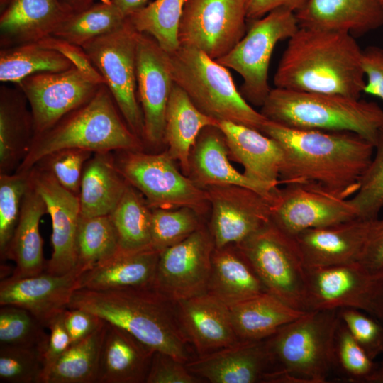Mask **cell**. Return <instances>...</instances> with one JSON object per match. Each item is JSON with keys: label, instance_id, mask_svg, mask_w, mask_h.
Instances as JSON below:
<instances>
[{"label": "cell", "instance_id": "obj_9", "mask_svg": "<svg viewBox=\"0 0 383 383\" xmlns=\"http://www.w3.org/2000/svg\"><path fill=\"white\" fill-rule=\"evenodd\" d=\"M116 167L125 179L143 196L151 209L190 207L203 217L210 210L206 191L177 167L167 150L117 151Z\"/></svg>", "mask_w": 383, "mask_h": 383}, {"label": "cell", "instance_id": "obj_45", "mask_svg": "<svg viewBox=\"0 0 383 383\" xmlns=\"http://www.w3.org/2000/svg\"><path fill=\"white\" fill-rule=\"evenodd\" d=\"M333 359L334 370H338L345 382L352 383H364L376 365L340 318L335 332Z\"/></svg>", "mask_w": 383, "mask_h": 383}, {"label": "cell", "instance_id": "obj_38", "mask_svg": "<svg viewBox=\"0 0 383 383\" xmlns=\"http://www.w3.org/2000/svg\"><path fill=\"white\" fill-rule=\"evenodd\" d=\"M109 216L118 235L119 249L137 251L152 248V209L140 192L130 184Z\"/></svg>", "mask_w": 383, "mask_h": 383}, {"label": "cell", "instance_id": "obj_16", "mask_svg": "<svg viewBox=\"0 0 383 383\" xmlns=\"http://www.w3.org/2000/svg\"><path fill=\"white\" fill-rule=\"evenodd\" d=\"M204 189L210 204L209 228L216 248L243 242L271 221L272 201L252 189L226 184Z\"/></svg>", "mask_w": 383, "mask_h": 383}, {"label": "cell", "instance_id": "obj_50", "mask_svg": "<svg viewBox=\"0 0 383 383\" xmlns=\"http://www.w3.org/2000/svg\"><path fill=\"white\" fill-rule=\"evenodd\" d=\"M201 379L171 355L154 352L145 383H199Z\"/></svg>", "mask_w": 383, "mask_h": 383}, {"label": "cell", "instance_id": "obj_29", "mask_svg": "<svg viewBox=\"0 0 383 383\" xmlns=\"http://www.w3.org/2000/svg\"><path fill=\"white\" fill-rule=\"evenodd\" d=\"M47 213L45 201L33 186L30 185L23 196L19 219L1 260L16 263L13 278L38 275L45 272L47 262L43 254V240L40 233V221Z\"/></svg>", "mask_w": 383, "mask_h": 383}, {"label": "cell", "instance_id": "obj_34", "mask_svg": "<svg viewBox=\"0 0 383 383\" xmlns=\"http://www.w3.org/2000/svg\"><path fill=\"white\" fill-rule=\"evenodd\" d=\"M128 184L118 170L111 152L94 153L82 172L79 193L81 216L109 215L122 198Z\"/></svg>", "mask_w": 383, "mask_h": 383}, {"label": "cell", "instance_id": "obj_59", "mask_svg": "<svg viewBox=\"0 0 383 383\" xmlns=\"http://www.w3.org/2000/svg\"><path fill=\"white\" fill-rule=\"evenodd\" d=\"M96 0H58L61 6L71 14L82 11L93 5ZM109 2L111 0H99Z\"/></svg>", "mask_w": 383, "mask_h": 383}, {"label": "cell", "instance_id": "obj_54", "mask_svg": "<svg viewBox=\"0 0 383 383\" xmlns=\"http://www.w3.org/2000/svg\"><path fill=\"white\" fill-rule=\"evenodd\" d=\"M62 312L55 316L46 326L50 333L43 354L44 370L51 365L72 345L64 323Z\"/></svg>", "mask_w": 383, "mask_h": 383}, {"label": "cell", "instance_id": "obj_47", "mask_svg": "<svg viewBox=\"0 0 383 383\" xmlns=\"http://www.w3.org/2000/svg\"><path fill=\"white\" fill-rule=\"evenodd\" d=\"M43 353L38 348L0 345V382L41 383Z\"/></svg>", "mask_w": 383, "mask_h": 383}, {"label": "cell", "instance_id": "obj_39", "mask_svg": "<svg viewBox=\"0 0 383 383\" xmlns=\"http://www.w3.org/2000/svg\"><path fill=\"white\" fill-rule=\"evenodd\" d=\"M187 0H153L127 18L138 33L155 40L167 53L179 47L178 30Z\"/></svg>", "mask_w": 383, "mask_h": 383}, {"label": "cell", "instance_id": "obj_25", "mask_svg": "<svg viewBox=\"0 0 383 383\" xmlns=\"http://www.w3.org/2000/svg\"><path fill=\"white\" fill-rule=\"evenodd\" d=\"M231 160L244 169L248 178L261 183L279 186L283 152L279 144L262 132L246 126L219 121Z\"/></svg>", "mask_w": 383, "mask_h": 383}, {"label": "cell", "instance_id": "obj_61", "mask_svg": "<svg viewBox=\"0 0 383 383\" xmlns=\"http://www.w3.org/2000/svg\"><path fill=\"white\" fill-rule=\"evenodd\" d=\"M381 2H382V5H383V0H381Z\"/></svg>", "mask_w": 383, "mask_h": 383}, {"label": "cell", "instance_id": "obj_8", "mask_svg": "<svg viewBox=\"0 0 383 383\" xmlns=\"http://www.w3.org/2000/svg\"><path fill=\"white\" fill-rule=\"evenodd\" d=\"M237 245L267 292L292 308L311 311L306 267L295 237L270 221Z\"/></svg>", "mask_w": 383, "mask_h": 383}, {"label": "cell", "instance_id": "obj_60", "mask_svg": "<svg viewBox=\"0 0 383 383\" xmlns=\"http://www.w3.org/2000/svg\"><path fill=\"white\" fill-rule=\"evenodd\" d=\"M364 383H383V360L376 365Z\"/></svg>", "mask_w": 383, "mask_h": 383}, {"label": "cell", "instance_id": "obj_6", "mask_svg": "<svg viewBox=\"0 0 383 383\" xmlns=\"http://www.w3.org/2000/svg\"><path fill=\"white\" fill-rule=\"evenodd\" d=\"M338 311H308L266 339L279 383L328 382Z\"/></svg>", "mask_w": 383, "mask_h": 383}, {"label": "cell", "instance_id": "obj_37", "mask_svg": "<svg viewBox=\"0 0 383 383\" xmlns=\"http://www.w3.org/2000/svg\"><path fill=\"white\" fill-rule=\"evenodd\" d=\"M74 67L61 53L38 42L1 48L0 81L18 84L40 72H57Z\"/></svg>", "mask_w": 383, "mask_h": 383}, {"label": "cell", "instance_id": "obj_42", "mask_svg": "<svg viewBox=\"0 0 383 383\" xmlns=\"http://www.w3.org/2000/svg\"><path fill=\"white\" fill-rule=\"evenodd\" d=\"M202 219L190 207L152 209L151 247L161 252L181 242L204 224Z\"/></svg>", "mask_w": 383, "mask_h": 383}, {"label": "cell", "instance_id": "obj_53", "mask_svg": "<svg viewBox=\"0 0 383 383\" xmlns=\"http://www.w3.org/2000/svg\"><path fill=\"white\" fill-rule=\"evenodd\" d=\"M62 315L72 344L88 337L104 321L95 314L78 308H67Z\"/></svg>", "mask_w": 383, "mask_h": 383}, {"label": "cell", "instance_id": "obj_40", "mask_svg": "<svg viewBox=\"0 0 383 383\" xmlns=\"http://www.w3.org/2000/svg\"><path fill=\"white\" fill-rule=\"evenodd\" d=\"M127 18L111 1H99L70 15L53 32V36L79 46L122 26Z\"/></svg>", "mask_w": 383, "mask_h": 383}, {"label": "cell", "instance_id": "obj_49", "mask_svg": "<svg viewBox=\"0 0 383 383\" xmlns=\"http://www.w3.org/2000/svg\"><path fill=\"white\" fill-rule=\"evenodd\" d=\"M339 316L370 359L383 354V323L362 311L342 308Z\"/></svg>", "mask_w": 383, "mask_h": 383}, {"label": "cell", "instance_id": "obj_36", "mask_svg": "<svg viewBox=\"0 0 383 383\" xmlns=\"http://www.w3.org/2000/svg\"><path fill=\"white\" fill-rule=\"evenodd\" d=\"M106 322L86 338L72 344L44 370L41 383H97Z\"/></svg>", "mask_w": 383, "mask_h": 383}, {"label": "cell", "instance_id": "obj_1", "mask_svg": "<svg viewBox=\"0 0 383 383\" xmlns=\"http://www.w3.org/2000/svg\"><path fill=\"white\" fill-rule=\"evenodd\" d=\"M261 132L282 149L280 185L314 184L344 199L355 194L374 154L373 143L349 131L296 129L267 120Z\"/></svg>", "mask_w": 383, "mask_h": 383}, {"label": "cell", "instance_id": "obj_17", "mask_svg": "<svg viewBox=\"0 0 383 383\" xmlns=\"http://www.w3.org/2000/svg\"><path fill=\"white\" fill-rule=\"evenodd\" d=\"M137 94L141 108L143 143L152 148L165 144L166 108L174 84L168 53L151 36L138 32Z\"/></svg>", "mask_w": 383, "mask_h": 383}, {"label": "cell", "instance_id": "obj_57", "mask_svg": "<svg viewBox=\"0 0 383 383\" xmlns=\"http://www.w3.org/2000/svg\"><path fill=\"white\" fill-rule=\"evenodd\" d=\"M365 312L383 323V269L370 274Z\"/></svg>", "mask_w": 383, "mask_h": 383}, {"label": "cell", "instance_id": "obj_31", "mask_svg": "<svg viewBox=\"0 0 383 383\" xmlns=\"http://www.w3.org/2000/svg\"><path fill=\"white\" fill-rule=\"evenodd\" d=\"M265 292L237 244L215 248L207 293L231 306Z\"/></svg>", "mask_w": 383, "mask_h": 383}, {"label": "cell", "instance_id": "obj_44", "mask_svg": "<svg viewBox=\"0 0 383 383\" xmlns=\"http://www.w3.org/2000/svg\"><path fill=\"white\" fill-rule=\"evenodd\" d=\"M350 200L359 217L365 219L379 218L383 209V128L374 144L372 158Z\"/></svg>", "mask_w": 383, "mask_h": 383}, {"label": "cell", "instance_id": "obj_56", "mask_svg": "<svg viewBox=\"0 0 383 383\" xmlns=\"http://www.w3.org/2000/svg\"><path fill=\"white\" fill-rule=\"evenodd\" d=\"M307 0H245L248 20L260 18L269 12L286 8L294 12L299 11Z\"/></svg>", "mask_w": 383, "mask_h": 383}, {"label": "cell", "instance_id": "obj_52", "mask_svg": "<svg viewBox=\"0 0 383 383\" xmlns=\"http://www.w3.org/2000/svg\"><path fill=\"white\" fill-rule=\"evenodd\" d=\"M362 65L365 77L363 93L383 101V50L373 46L362 50Z\"/></svg>", "mask_w": 383, "mask_h": 383}, {"label": "cell", "instance_id": "obj_48", "mask_svg": "<svg viewBox=\"0 0 383 383\" xmlns=\"http://www.w3.org/2000/svg\"><path fill=\"white\" fill-rule=\"evenodd\" d=\"M93 154L81 149H64L48 155L37 165L50 172L63 187L79 195L84 165Z\"/></svg>", "mask_w": 383, "mask_h": 383}, {"label": "cell", "instance_id": "obj_19", "mask_svg": "<svg viewBox=\"0 0 383 383\" xmlns=\"http://www.w3.org/2000/svg\"><path fill=\"white\" fill-rule=\"evenodd\" d=\"M199 378L211 383L266 382L274 365L266 339L241 341L218 350L198 355L186 364Z\"/></svg>", "mask_w": 383, "mask_h": 383}, {"label": "cell", "instance_id": "obj_4", "mask_svg": "<svg viewBox=\"0 0 383 383\" xmlns=\"http://www.w3.org/2000/svg\"><path fill=\"white\" fill-rule=\"evenodd\" d=\"M118 110L109 89L101 85L89 101L33 138L16 171L28 172L48 155L64 149L93 153L143 150V141L123 122Z\"/></svg>", "mask_w": 383, "mask_h": 383}, {"label": "cell", "instance_id": "obj_41", "mask_svg": "<svg viewBox=\"0 0 383 383\" xmlns=\"http://www.w3.org/2000/svg\"><path fill=\"white\" fill-rule=\"evenodd\" d=\"M118 250V235L109 215L81 216L77 238V269L84 272Z\"/></svg>", "mask_w": 383, "mask_h": 383}, {"label": "cell", "instance_id": "obj_2", "mask_svg": "<svg viewBox=\"0 0 383 383\" xmlns=\"http://www.w3.org/2000/svg\"><path fill=\"white\" fill-rule=\"evenodd\" d=\"M275 87L360 98L365 77L362 50L351 34L299 27L288 39Z\"/></svg>", "mask_w": 383, "mask_h": 383}, {"label": "cell", "instance_id": "obj_3", "mask_svg": "<svg viewBox=\"0 0 383 383\" xmlns=\"http://www.w3.org/2000/svg\"><path fill=\"white\" fill-rule=\"evenodd\" d=\"M67 308L89 311L120 327L153 351L187 363L189 343L179 324L175 304L153 286L110 290L77 289Z\"/></svg>", "mask_w": 383, "mask_h": 383}, {"label": "cell", "instance_id": "obj_22", "mask_svg": "<svg viewBox=\"0 0 383 383\" xmlns=\"http://www.w3.org/2000/svg\"><path fill=\"white\" fill-rule=\"evenodd\" d=\"M188 177L199 187L232 184L252 189L272 201L279 186L254 181L231 163L223 133L218 126H208L199 133L192 148Z\"/></svg>", "mask_w": 383, "mask_h": 383}, {"label": "cell", "instance_id": "obj_51", "mask_svg": "<svg viewBox=\"0 0 383 383\" xmlns=\"http://www.w3.org/2000/svg\"><path fill=\"white\" fill-rule=\"evenodd\" d=\"M38 43L61 53L75 68L94 82L100 85L105 84L103 77L82 46L53 35L48 36Z\"/></svg>", "mask_w": 383, "mask_h": 383}, {"label": "cell", "instance_id": "obj_23", "mask_svg": "<svg viewBox=\"0 0 383 383\" xmlns=\"http://www.w3.org/2000/svg\"><path fill=\"white\" fill-rule=\"evenodd\" d=\"M181 328L198 355L239 342L229 307L209 293L174 302Z\"/></svg>", "mask_w": 383, "mask_h": 383}, {"label": "cell", "instance_id": "obj_32", "mask_svg": "<svg viewBox=\"0 0 383 383\" xmlns=\"http://www.w3.org/2000/svg\"><path fill=\"white\" fill-rule=\"evenodd\" d=\"M23 91L1 87L0 91V174L15 172L34 138L31 112Z\"/></svg>", "mask_w": 383, "mask_h": 383}, {"label": "cell", "instance_id": "obj_35", "mask_svg": "<svg viewBox=\"0 0 383 383\" xmlns=\"http://www.w3.org/2000/svg\"><path fill=\"white\" fill-rule=\"evenodd\" d=\"M228 307L233 327L241 341L267 339L308 312L292 308L267 292Z\"/></svg>", "mask_w": 383, "mask_h": 383}, {"label": "cell", "instance_id": "obj_26", "mask_svg": "<svg viewBox=\"0 0 383 383\" xmlns=\"http://www.w3.org/2000/svg\"><path fill=\"white\" fill-rule=\"evenodd\" d=\"M1 48L52 35L70 15L58 0H0Z\"/></svg>", "mask_w": 383, "mask_h": 383}, {"label": "cell", "instance_id": "obj_58", "mask_svg": "<svg viewBox=\"0 0 383 383\" xmlns=\"http://www.w3.org/2000/svg\"><path fill=\"white\" fill-rule=\"evenodd\" d=\"M111 2L127 18L150 1V0H111Z\"/></svg>", "mask_w": 383, "mask_h": 383}, {"label": "cell", "instance_id": "obj_24", "mask_svg": "<svg viewBox=\"0 0 383 383\" xmlns=\"http://www.w3.org/2000/svg\"><path fill=\"white\" fill-rule=\"evenodd\" d=\"M306 269L311 311L353 308L365 311L370 273L359 262Z\"/></svg>", "mask_w": 383, "mask_h": 383}, {"label": "cell", "instance_id": "obj_13", "mask_svg": "<svg viewBox=\"0 0 383 383\" xmlns=\"http://www.w3.org/2000/svg\"><path fill=\"white\" fill-rule=\"evenodd\" d=\"M215 248L209 226L203 224L160 252L152 286L174 302L206 293Z\"/></svg>", "mask_w": 383, "mask_h": 383}, {"label": "cell", "instance_id": "obj_11", "mask_svg": "<svg viewBox=\"0 0 383 383\" xmlns=\"http://www.w3.org/2000/svg\"><path fill=\"white\" fill-rule=\"evenodd\" d=\"M137 36L127 19L119 28L82 47L103 77L124 121L143 141V117L137 94Z\"/></svg>", "mask_w": 383, "mask_h": 383}, {"label": "cell", "instance_id": "obj_5", "mask_svg": "<svg viewBox=\"0 0 383 383\" xmlns=\"http://www.w3.org/2000/svg\"><path fill=\"white\" fill-rule=\"evenodd\" d=\"M260 112L269 121L303 130L349 131L375 144L383 128L376 103L340 94L270 90Z\"/></svg>", "mask_w": 383, "mask_h": 383}, {"label": "cell", "instance_id": "obj_10", "mask_svg": "<svg viewBox=\"0 0 383 383\" xmlns=\"http://www.w3.org/2000/svg\"><path fill=\"white\" fill-rule=\"evenodd\" d=\"M251 21L238 43L216 61L242 77L241 95L250 105L261 107L272 89L268 71L274 49L299 26L295 12L286 8L276 9Z\"/></svg>", "mask_w": 383, "mask_h": 383}, {"label": "cell", "instance_id": "obj_30", "mask_svg": "<svg viewBox=\"0 0 383 383\" xmlns=\"http://www.w3.org/2000/svg\"><path fill=\"white\" fill-rule=\"evenodd\" d=\"M160 253L152 248L137 251L119 249L111 257L83 272L79 289L110 290L152 286Z\"/></svg>", "mask_w": 383, "mask_h": 383}, {"label": "cell", "instance_id": "obj_20", "mask_svg": "<svg viewBox=\"0 0 383 383\" xmlns=\"http://www.w3.org/2000/svg\"><path fill=\"white\" fill-rule=\"evenodd\" d=\"M82 272L75 269L63 274L44 272L28 277L2 279L0 306L23 308L46 327L55 316L68 307L72 294L79 287Z\"/></svg>", "mask_w": 383, "mask_h": 383}, {"label": "cell", "instance_id": "obj_33", "mask_svg": "<svg viewBox=\"0 0 383 383\" xmlns=\"http://www.w3.org/2000/svg\"><path fill=\"white\" fill-rule=\"evenodd\" d=\"M218 123L196 108L187 93L174 84L166 108L164 141L167 152L187 176L189 155L199 133Z\"/></svg>", "mask_w": 383, "mask_h": 383}, {"label": "cell", "instance_id": "obj_43", "mask_svg": "<svg viewBox=\"0 0 383 383\" xmlns=\"http://www.w3.org/2000/svg\"><path fill=\"white\" fill-rule=\"evenodd\" d=\"M45 328L23 308L13 305L0 307V345L38 348L44 354L48 339Z\"/></svg>", "mask_w": 383, "mask_h": 383}, {"label": "cell", "instance_id": "obj_27", "mask_svg": "<svg viewBox=\"0 0 383 383\" xmlns=\"http://www.w3.org/2000/svg\"><path fill=\"white\" fill-rule=\"evenodd\" d=\"M302 28L361 35L383 25L381 0H307L295 12Z\"/></svg>", "mask_w": 383, "mask_h": 383}, {"label": "cell", "instance_id": "obj_46", "mask_svg": "<svg viewBox=\"0 0 383 383\" xmlns=\"http://www.w3.org/2000/svg\"><path fill=\"white\" fill-rule=\"evenodd\" d=\"M30 183V171L0 174L1 257L4 255L17 226L23 199Z\"/></svg>", "mask_w": 383, "mask_h": 383}, {"label": "cell", "instance_id": "obj_14", "mask_svg": "<svg viewBox=\"0 0 383 383\" xmlns=\"http://www.w3.org/2000/svg\"><path fill=\"white\" fill-rule=\"evenodd\" d=\"M359 217L350 199L340 197L314 184L279 187L272 202L271 221L293 237L304 231Z\"/></svg>", "mask_w": 383, "mask_h": 383}, {"label": "cell", "instance_id": "obj_7", "mask_svg": "<svg viewBox=\"0 0 383 383\" xmlns=\"http://www.w3.org/2000/svg\"><path fill=\"white\" fill-rule=\"evenodd\" d=\"M174 84L201 112L219 121L261 131L267 120L241 95L227 67L199 49L180 45L168 53Z\"/></svg>", "mask_w": 383, "mask_h": 383}, {"label": "cell", "instance_id": "obj_55", "mask_svg": "<svg viewBox=\"0 0 383 383\" xmlns=\"http://www.w3.org/2000/svg\"><path fill=\"white\" fill-rule=\"evenodd\" d=\"M369 273L383 269V218H378L358 262Z\"/></svg>", "mask_w": 383, "mask_h": 383}, {"label": "cell", "instance_id": "obj_18", "mask_svg": "<svg viewBox=\"0 0 383 383\" xmlns=\"http://www.w3.org/2000/svg\"><path fill=\"white\" fill-rule=\"evenodd\" d=\"M31 182L43 199L52 223V252L45 272L63 274L77 269V238L81 217L79 195L63 187L43 167L30 170Z\"/></svg>", "mask_w": 383, "mask_h": 383}, {"label": "cell", "instance_id": "obj_12", "mask_svg": "<svg viewBox=\"0 0 383 383\" xmlns=\"http://www.w3.org/2000/svg\"><path fill=\"white\" fill-rule=\"evenodd\" d=\"M247 20L245 0H187L179 26V46L199 49L216 60L243 38Z\"/></svg>", "mask_w": 383, "mask_h": 383}, {"label": "cell", "instance_id": "obj_21", "mask_svg": "<svg viewBox=\"0 0 383 383\" xmlns=\"http://www.w3.org/2000/svg\"><path fill=\"white\" fill-rule=\"evenodd\" d=\"M377 219L357 217L299 233L295 238L306 267H323L358 262Z\"/></svg>", "mask_w": 383, "mask_h": 383}, {"label": "cell", "instance_id": "obj_15", "mask_svg": "<svg viewBox=\"0 0 383 383\" xmlns=\"http://www.w3.org/2000/svg\"><path fill=\"white\" fill-rule=\"evenodd\" d=\"M17 85L30 107L34 137L89 101L101 86L74 67L62 72L34 74Z\"/></svg>", "mask_w": 383, "mask_h": 383}, {"label": "cell", "instance_id": "obj_28", "mask_svg": "<svg viewBox=\"0 0 383 383\" xmlns=\"http://www.w3.org/2000/svg\"><path fill=\"white\" fill-rule=\"evenodd\" d=\"M154 352L126 330L106 322L97 383H145Z\"/></svg>", "mask_w": 383, "mask_h": 383}]
</instances>
